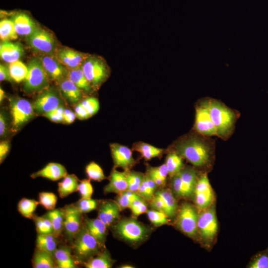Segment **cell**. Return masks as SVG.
<instances>
[{"label": "cell", "instance_id": "cell-19", "mask_svg": "<svg viewBox=\"0 0 268 268\" xmlns=\"http://www.w3.org/2000/svg\"><path fill=\"white\" fill-rule=\"evenodd\" d=\"M128 170L120 172L113 169L109 177V183L104 188V194L115 193L120 194L128 189L127 176Z\"/></svg>", "mask_w": 268, "mask_h": 268}, {"label": "cell", "instance_id": "cell-57", "mask_svg": "<svg viewBox=\"0 0 268 268\" xmlns=\"http://www.w3.org/2000/svg\"><path fill=\"white\" fill-rule=\"evenodd\" d=\"M44 116L49 119L51 121L59 123L63 122L64 115L59 114L54 110L43 114Z\"/></svg>", "mask_w": 268, "mask_h": 268}, {"label": "cell", "instance_id": "cell-58", "mask_svg": "<svg viewBox=\"0 0 268 268\" xmlns=\"http://www.w3.org/2000/svg\"><path fill=\"white\" fill-rule=\"evenodd\" d=\"M76 118L75 114L70 110L65 109L64 113L63 122L69 124L74 122Z\"/></svg>", "mask_w": 268, "mask_h": 268}, {"label": "cell", "instance_id": "cell-4", "mask_svg": "<svg viewBox=\"0 0 268 268\" xmlns=\"http://www.w3.org/2000/svg\"><path fill=\"white\" fill-rule=\"evenodd\" d=\"M208 107L217 135L222 138L227 137L233 129L235 114L222 103L215 99H208Z\"/></svg>", "mask_w": 268, "mask_h": 268}, {"label": "cell", "instance_id": "cell-16", "mask_svg": "<svg viewBox=\"0 0 268 268\" xmlns=\"http://www.w3.org/2000/svg\"><path fill=\"white\" fill-rule=\"evenodd\" d=\"M112 156L115 166L125 170H129L136 163L131 150L128 147L118 143L110 145Z\"/></svg>", "mask_w": 268, "mask_h": 268}, {"label": "cell", "instance_id": "cell-31", "mask_svg": "<svg viewBox=\"0 0 268 268\" xmlns=\"http://www.w3.org/2000/svg\"><path fill=\"white\" fill-rule=\"evenodd\" d=\"M32 264L34 268H57L54 256L37 248L34 252Z\"/></svg>", "mask_w": 268, "mask_h": 268}, {"label": "cell", "instance_id": "cell-18", "mask_svg": "<svg viewBox=\"0 0 268 268\" xmlns=\"http://www.w3.org/2000/svg\"><path fill=\"white\" fill-rule=\"evenodd\" d=\"M40 60L49 79L60 82L64 78V68L56 57L50 54H44Z\"/></svg>", "mask_w": 268, "mask_h": 268}, {"label": "cell", "instance_id": "cell-24", "mask_svg": "<svg viewBox=\"0 0 268 268\" xmlns=\"http://www.w3.org/2000/svg\"><path fill=\"white\" fill-rule=\"evenodd\" d=\"M11 20L18 35L28 36L37 28L35 22L23 12L15 14Z\"/></svg>", "mask_w": 268, "mask_h": 268}, {"label": "cell", "instance_id": "cell-15", "mask_svg": "<svg viewBox=\"0 0 268 268\" xmlns=\"http://www.w3.org/2000/svg\"><path fill=\"white\" fill-rule=\"evenodd\" d=\"M97 209L98 218L108 228L111 227L120 219L121 210L115 201L111 200L100 201Z\"/></svg>", "mask_w": 268, "mask_h": 268}, {"label": "cell", "instance_id": "cell-43", "mask_svg": "<svg viewBox=\"0 0 268 268\" xmlns=\"http://www.w3.org/2000/svg\"><path fill=\"white\" fill-rule=\"evenodd\" d=\"M144 176L145 175L140 172L128 171L127 176V190L136 193L143 182Z\"/></svg>", "mask_w": 268, "mask_h": 268}, {"label": "cell", "instance_id": "cell-53", "mask_svg": "<svg viewBox=\"0 0 268 268\" xmlns=\"http://www.w3.org/2000/svg\"><path fill=\"white\" fill-rule=\"evenodd\" d=\"M76 117L80 120L88 119L91 117L81 102L76 104L74 109Z\"/></svg>", "mask_w": 268, "mask_h": 268}, {"label": "cell", "instance_id": "cell-47", "mask_svg": "<svg viewBox=\"0 0 268 268\" xmlns=\"http://www.w3.org/2000/svg\"><path fill=\"white\" fill-rule=\"evenodd\" d=\"M249 268H268V249L256 255L248 266Z\"/></svg>", "mask_w": 268, "mask_h": 268}, {"label": "cell", "instance_id": "cell-39", "mask_svg": "<svg viewBox=\"0 0 268 268\" xmlns=\"http://www.w3.org/2000/svg\"><path fill=\"white\" fill-rule=\"evenodd\" d=\"M134 149L139 152L142 157L146 160L160 156L163 152V149L161 148L143 142L137 143L134 145Z\"/></svg>", "mask_w": 268, "mask_h": 268}, {"label": "cell", "instance_id": "cell-40", "mask_svg": "<svg viewBox=\"0 0 268 268\" xmlns=\"http://www.w3.org/2000/svg\"><path fill=\"white\" fill-rule=\"evenodd\" d=\"M38 234H54V229L50 219L45 215L38 216L34 215L32 218Z\"/></svg>", "mask_w": 268, "mask_h": 268}, {"label": "cell", "instance_id": "cell-3", "mask_svg": "<svg viewBox=\"0 0 268 268\" xmlns=\"http://www.w3.org/2000/svg\"><path fill=\"white\" fill-rule=\"evenodd\" d=\"M70 244L73 256L78 265H81L105 248L102 247L89 233L84 223Z\"/></svg>", "mask_w": 268, "mask_h": 268}, {"label": "cell", "instance_id": "cell-26", "mask_svg": "<svg viewBox=\"0 0 268 268\" xmlns=\"http://www.w3.org/2000/svg\"><path fill=\"white\" fill-rule=\"evenodd\" d=\"M185 190V198L194 195L198 180L196 170L191 167H184L179 172Z\"/></svg>", "mask_w": 268, "mask_h": 268}, {"label": "cell", "instance_id": "cell-46", "mask_svg": "<svg viewBox=\"0 0 268 268\" xmlns=\"http://www.w3.org/2000/svg\"><path fill=\"white\" fill-rule=\"evenodd\" d=\"M100 201L90 199L81 198L78 201L74 203L77 209L82 214L97 209Z\"/></svg>", "mask_w": 268, "mask_h": 268}, {"label": "cell", "instance_id": "cell-36", "mask_svg": "<svg viewBox=\"0 0 268 268\" xmlns=\"http://www.w3.org/2000/svg\"><path fill=\"white\" fill-rule=\"evenodd\" d=\"M39 202L33 199H21L17 204V209L20 214L28 219H32L34 212Z\"/></svg>", "mask_w": 268, "mask_h": 268}, {"label": "cell", "instance_id": "cell-48", "mask_svg": "<svg viewBox=\"0 0 268 268\" xmlns=\"http://www.w3.org/2000/svg\"><path fill=\"white\" fill-rule=\"evenodd\" d=\"M129 208L131 210L133 217H136L146 212L147 205L145 200L140 197L132 202Z\"/></svg>", "mask_w": 268, "mask_h": 268}, {"label": "cell", "instance_id": "cell-22", "mask_svg": "<svg viewBox=\"0 0 268 268\" xmlns=\"http://www.w3.org/2000/svg\"><path fill=\"white\" fill-rule=\"evenodd\" d=\"M67 174V171L63 165L51 162L41 170L32 174L30 177L33 179L43 177L52 181H57L63 178Z\"/></svg>", "mask_w": 268, "mask_h": 268}, {"label": "cell", "instance_id": "cell-56", "mask_svg": "<svg viewBox=\"0 0 268 268\" xmlns=\"http://www.w3.org/2000/svg\"><path fill=\"white\" fill-rule=\"evenodd\" d=\"M0 80L1 81L6 80L11 81L12 79L10 77L8 67L3 65H0Z\"/></svg>", "mask_w": 268, "mask_h": 268}, {"label": "cell", "instance_id": "cell-45", "mask_svg": "<svg viewBox=\"0 0 268 268\" xmlns=\"http://www.w3.org/2000/svg\"><path fill=\"white\" fill-rule=\"evenodd\" d=\"M57 200V196L53 193L41 192L39 194V204L48 211L55 208Z\"/></svg>", "mask_w": 268, "mask_h": 268}, {"label": "cell", "instance_id": "cell-35", "mask_svg": "<svg viewBox=\"0 0 268 268\" xmlns=\"http://www.w3.org/2000/svg\"><path fill=\"white\" fill-rule=\"evenodd\" d=\"M8 68L10 77L15 82L24 81L28 71V67L19 60L9 63Z\"/></svg>", "mask_w": 268, "mask_h": 268}, {"label": "cell", "instance_id": "cell-20", "mask_svg": "<svg viewBox=\"0 0 268 268\" xmlns=\"http://www.w3.org/2000/svg\"><path fill=\"white\" fill-rule=\"evenodd\" d=\"M54 258L57 268H76L78 263L72 254L70 246L59 245L56 250Z\"/></svg>", "mask_w": 268, "mask_h": 268}, {"label": "cell", "instance_id": "cell-50", "mask_svg": "<svg viewBox=\"0 0 268 268\" xmlns=\"http://www.w3.org/2000/svg\"><path fill=\"white\" fill-rule=\"evenodd\" d=\"M90 179H83L79 181L77 191L81 198L90 199L93 193V188L90 183Z\"/></svg>", "mask_w": 268, "mask_h": 268}, {"label": "cell", "instance_id": "cell-54", "mask_svg": "<svg viewBox=\"0 0 268 268\" xmlns=\"http://www.w3.org/2000/svg\"><path fill=\"white\" fill-rule=\"evenodd\" d=\"M136 193L145 200H150L147 181L144 176V179Z\"/></svg>", "mask_w": 268, "mask_h": 268}, {"label": "cell", "instance_id": "cell-10", "mask_svg": "<svg viewBox=\"0 0 268 268\" xmlns=\"http://www.w3.org/2000/svg\"><path fill=\"white\" fill-rule=\"evenodd\" d=\"M12 127L17 129L28 121L34 115L33 105L22 98L9 99Z\"/></svg>", "mask_w": 268, "mask_h": 268}, {"label": "cell", "instance_id": "cell-12", "mask_svg": "<svg viewBox=\"0 0 268 268\" xmlns=\"http://www.w3.org/2000/svg\"><path fill=\"white\" fill-rule=\"evenodd\" d=\"M194 195L196 206L200 211L212 204L213 192L206 174L198 178Z\"/></svg>", "mask_w": 268, "mask_h": 268}, {"label": "cell", "instance_id": "cell-33", "mask_svg": "<svg viewBox=\"0 0 268 268\" xmlns=\"http://www.w3.org/2000/svg\"><path fill=\"white\" fill-rule=\"evenodd\" d=\"M51 221L54 229V234L59 238L64 231V211L63 208H55L45 215Z\"/></svg>", "mask_w": 268, "mask_h": 268}, {"label": "cell", "instance_id": "cell-1", "mask_svg": "<svg viewBox=\"0 0 268 268\" xmlns=\"http://www.w3.org/2000/svg\"><path fill=\"white\" fill-rule=\"evenodd\" d=\"M210 145L201 138L196 137L187 138L176 146V152L196 167L207 165L211 157Z\"/></svg>", "mask_w": 268, "mask_h": 268}, {"label": "cell", "instance_id": "cell-8", "mask_svg": "<svg viewBox=\"0 0 268 268\" xmlns=\"http://www.w3.org/2000/svg\"><path fill=\"white\" fill-rule=\"evenodd\" d=\"M27 67V73L24 80L25 90L32 92L47 89L49 78L40 59H32Z\"/></svg>", "mask_w": 268, "mask_h": 268}, {"label": "cell", "instance_id": "cell-2", "mask_svg": "<svg viewBox=\"0 0 268 268\" xmlns=\"http://www.w3.org/2000/svg\"><path fill=\"white\" fill-rule=\"evenodd\" d=\"M111 227L116 237L133 246H137L145 241L151 233L148 226L134 217L119 219Z\"/></svg>", "mask_w": 268, "mask_h": 268}, {"label": "cell", "instance_id": "cell-34", "mask_svg": "<svg viewBox=\"0 0 268 268\" xmlns=\"http://www.w3.org/2000/svg\"><path fill=\"white\" fill-rule=\"evenodd\" d=\"M168 172V175L172 177L178 173L183 167L182 157L177 152L169 153L165 163Z\"/></svg>", "mask_w": 268, "mask_h": 268}, {"label": "cell", "instance_id": "cell-13", "mask_svg": "<svg viewBox=\"0 0 268 268\" xmlns=\"http://www.w3.org/2000/svg\"><path fill=\"white\" fill-rule=\"evenodd\" d=\"M195 129L203 135H217L216 128L210 116L208 99L202 101L196 109Z\"/></svg>", "mask_w": 268, "mask_h": 268}, {"label": "cell", "instance_id": "cell-32", "mask_svg": "<svg viewBox=\"0 0 268 268\" xmlns=\"http://www.w3.org/2000/svg\"><path fill=\"white\" fill-rule=\"evenodd\" d=\"M68 69L67 74L68 79L80 89L88 92L92 91L93 88L86 78L82 67Z\"/></svg>", "mask_w": 268, "mask_h": 268}, {"label": "cell", "instance_id": "cell-9", "mask_svg": "<svg viewBox=\"0 0 268 268\" xmlns=\"http://www.w3.org/2000/svg\"><path fill=\"white\" fill-rule=\"evenodd\" d=\"M64 211V233L65 239L70 243L83 224L82 213L73 204L66 205Z\"/></svg>", "mask_w": 268, "mask_h": 268}, {"label": "cell", "instance_id": "cell-29", "mask_svg": "<svg viewBox=\"0 0 268 268\" xmlns=\"http://www.w3.org/2000/svg\"><path fill=\"white\" fill-rule=\"evenodd\" d=\"M163 200L166 208V214L169 218L176 215L178 210V205L173 192L169 189H163L155 193Z\"/></svg>", "mask_w": 268, "mask_h": 268}, {"label": "cell", "instance_id": "cell-55", "mask_svg": "<svg viewBox=\"0 0 268 268\" xmlns=\"http://www.w3.org/2000/svg\"><path fill=\"white\" fill-rule=\"evenodd\" d=\"M10 148L8 141H1L0 143V162L1 163L6 157Z\"/></svg>", "mask_w": 268, "mask_h": 268}, {"label": "cell", "instance_id": "cell-41", "mask_svg": "<svg viewBox=\"0 0 268 268\" xmlns=\"http://www.w3.org/2000/svg\"><path fill=\"white\" fill-rule=\"evenodd\" d=\"M140 197L136 193L127 190L117 195L115 201L117 203L121 211L130 208L132 202Z\"/></svg>", "mask_w": 268, "mask_h": 268}, {"label": "cell", "instance_id": "cell-59", "mask_svg": "<svg viewBox=\"0 0 268 268\" xmlns=\"http://www.w3.org/2000/svg\"><path fill=\"white\" fill-rule=\"evenodd\" d=\"M6 130V117L2 112L0 114V135H4Z\"/></svg>", "mask_w": 268, "mask_h": 268}, {"label": "cell", "instance_id": "cell-6", "mask_svg": "<svg viewBox=\"0 0 268 268\" xmlns=\"http://www.w3.org/2000/svg\"><path fill=\"white\" fill-rule=\"evenodd\" d=\"M81 67L93 89H98L109 77V68L101 57L89 55Z\"/></svg>", "mask_w": 268, "mask_h": 268}, {"label": "cell", "instance_id": "cell-42", "mask_svg": "<svg viewBox=\"0 0 268 268\" xmlns=\"http://www.w3.org/2000/svg\"><path fill=\"white\" fill-rule=\"evenodd\" d=\"M146 213L149 221L155 227H159L170 223L169 218L163 212L151 209H147Z\"/></svg>", "mask_w": 268, "mask_h": 268}, {"label": "cell", "instance_id": "cell-25", "mask_svg": "<svg viewBox=\"0 0 268 268\" xmlns=\"http://www.w3.org/2000/svg\"><path fill=\"white\" fill-rule=\"evenodd\" d=\"M115 263L105 247L99 253L82 264L86 268H111Z\"/></svg>", "mask_w": 268, "mask_h": 268}, {"label": "cell", "instance_id": "cell-61", "mask_svg": "<svg viewBox=\"0 0 268 268\" xmlns=\"http://www.w3.org/2000/svg\"><path fill=\"white\" fill-rule=\"evenodd\" d=\"M120 268H134V267H133V266L130 265L125 264V265H122L120 267Z\"/></svg>", "mask_w": 268, "mask_h": 268}, {"label": "cell", "instance_id": "cell-11", "mask_svg": "<svg viewBox=\"0 0 268 268\" xmlns=\"http://www.w3.org/2000/svg\"><path fill=\"white\" fill-rule=\"evenodd\" d=\"M27 41L34 50L44 54H51L56 47V42L52 34L38 27L27 36Z\"/></svg>", "mask_w": 268, "mask_h": 268}, {"label": "cell", "instance_id": "cell-28", "mask_svg": "<svg viewBox=\"0 0 268 268\" xmlns=\"http://www.w3.org/2000/svg\"><path fill=\"white\" fill-rule=\"evenodd\" d=\"M80 180L74 174H67L58 184V192L61 198H65L77 191Z\"/></svg>", "mask_w": 268, "mask_h": 268}, {"label": "cell", "instance_id": "cell-37", "mask_svg": "<svg viewBox=\"0 0 268 268\" xmlns=\"http://www.w3.org/2000/svg\"><path fill=\"white\" fill-rule=\"evenodd\" d=\"M17 33L11 19H2L0 22V37L2 41L15 40Z\"/></svg>", "mask_w": 268, "mask_h": 268}, {"label": "cell", "instance_id": "cell-60", "mask_svg": "<svg viewBox=\"0 0 268 268\" xmlns=\"http://www.w3.org/2000/svg\"><path fill=\"white\" fill-rule=\"evenodd\" d=\"M4 98V92L3 90L0 88V102H1Z\"/></svg>", "mask_w": 268, "mask_h": 268}, {"label": "cell", "instance_id": "cell-44", "mask_svg": "<svg viewBox=\"0 0 268 268\" xmlns=\"http://www.w3.org/2000/svg\"><path fill=\"white\" fill-rule=\"evenodd\" d=\"M85 171L88 178L90 180L100 182L106 178L102 169L93 161L86 166Z\"/></svg>", "mask_w": 268, "mask_h": 268}, {"label": "cell", "instance_id": "cell-21", "mask_svg": "<svg viewBox=\"0 0 268 268\" xmlns=\"http://www.w3.org/2000/svg\"><path fill=\"white\" fill-rule=\"evenodd\" d=\"M83 223L89 233L105 248L108 228L107 226L98 217L91 219L84 217Z\"/></svg>", "mask_w": 268, "mask_h": 268}, {"label": "cell", "instance_id": "cell-30", "mask_svg": "<svg viewBox=\"0 0 268 268\" xmlns=\"http://www.w3.org/2000/svg\"><path fill=\"white\" fill-rule=\"evenodd\" d=\"M59 238L54 234H37L36 240V248L46 251L54 256L59 246Z\"/></svg>", "mask_w": 268, "mask_h": 268}, {"label": "cell", "instance_id": "cell-14", "mask_svg": "<svg viewBox=\"0 0 268 268\" xmlns=\"http://www.w3.org/2000/svg\"><path fill=\"white\" fill-rule=\"evenodd\" d=\"M61 105V100L57 93L53 89H46L34 101L33 107L37 112L44 114Z\"/></svg>", "mask_w": 268, "mask_h": 268}, {"label": "cell", "instance_id": "cell-7", "mask_svg": "<svg viewBox=\"0 0 268 268\" xmlns=\"http://www.w3.org/2000/svg\"><path fill=\"white\" fill-rule=\"evenodd\" d=\"M218 231V223L213 204L199 214L198 236L201 242L209 247L214 241Z\"/></svg>", "mask_w": 268, "mask_h": 268}, {"label": "cell", "instance_id": "cell-23", "mask_svg": "<svg viewBox=\"0 0 268 268\" xmlns=\"http://www.w3.org/2000/svg\"><path fill=\"white\" fill-rule=\"evenodd\" d=\"M23 54V48L19 43L5 41H2L0 45V58L7 63L19 60Z\"/></svg>", "mask_w": 268, "mask_h": 268}, {"label": "cell", "instance_id": "cell-5", "mask_svg": "<svg viewBox=\"0 0 268 268\" xmlns=\"http://www.w3.org/2000/svg\"><path fill=\"white\" fill-rule=\"evenodd\" d=\"M197 207L188 202L182 203L178 209L175 221L176 227L188 237L195 239L198 236L199 213Z\"/></svg>", "mask_w": 268, "mask_h": 268}, {"label": "cell", "instance_id": "cell-51", "mask_svg": "<svg viewBox=\"0 0 268 268\" xmlns=\"http://www.w3.org/2000/svg\"><path fill=\"white\" fill-rule=\"evenodd\" d=\"M90 116L95 114L99 108V103L98 100L94 97H88L81 102Z\"/></svg>", "mask_w": 268, "mask_h": 268}, {"label": "cell", "instance_id": "cell-27", "mask_svg": "<svg viewBox=\"0 0 268 268\" xmlns=\"http://www.w3.org/2000/svg\"><path fill=\"white\" fill-rule=\"evenodd\" d=\"M59 87L64 97L71 104H76L81 99V89L67 77L60 82Z\"/></svg>", "mask_w": 268, "mask_h": 268}, {"label": "cell", "instance_id": "cell-52", "mask_svg": "<svg viewBox=\"0 0 268 268\" xmlns=\"http://www.w3.org/2000/svg\"><path fill=\"white\" fill-rule=\"evenodd\" d=\"M150 206L151 209L163 212L166 214V208L163 200L155 194L150 200Z\"/></svg>", "mask_w": 268, "mask_h": 268}, {"label": "cell", "instance_id": "cell-49", "mask_svg": "<svg viewBox=\"0 0 268 268\" xmlns=\"http://www.w3.org/2000/svg\"><path fill=\"white\" fill-rule=\"evenodd\" d=\"M172 178L171 187L173 194L178 198H185L184 185L179 173Z\"/></svg>", "mask_w": 268, "mask_h": 268}, {"label": "cell", "instance_id": "cell-38", "mask_svg": "<svg viewBox=\"0 0 268 268\" xmlns=\"http://www.w3.org/2000/svg\"><path fill=\"white\" fill-rule=\"evenodd\" d=\"M147 175L156 183L157 186L165 184L167 175L168 170L165 164L155 167H149Z\"/></svg>", "mask_w": 268, "mask_h": 268}, {"label": "cell", "instance_id": "cell-17", "mask_svg": "<svg viewBox=\"0 0 268 268\" xmlns=\"http://www.w3.org/2000/svg\"><path fill=\"white\" fill-rule=\"evenodd\" d=\"M88 56L69 48H64L58 52L56 58L62 65L68 69H73L81 67Z\"/></svg>", "mask_w": 268, "mask_h": 268}]
</instances>
